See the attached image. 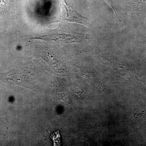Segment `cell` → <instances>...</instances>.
I'll return each mask as SVG.
<instances>
[{
  "label": "cell",
  "instance_id": "cell-1",
  "mask_svg": "<svg viewBox=\"0 0 146 146\" xmlns=\"http://www.w3.org/2000/svg\"><path fill=\"white\" fill-rule=\"evenodd\" d=\"M88 38L89 35L87 34L60 31L40 36L38 39L48 42H54L63 45L68 43H80L87 40Z\"/></svg>",
  "mask_w": 146,
  "mask_h": 146
},
{
  "label": "cell",
  "instance_id": "cell-2",
  "mask_svg": "<svg viewBox=\"0 0 146 146\" xmlns=\"http://www.w3.org/2000/svg\"><path fill=\"white\" fill-rule=\"evenodd\" d=\"M63 7L64 11L60 16V20L82 24L86 26L91 25V20L80 15L68 3L66 0H63Z\"/></svg>",
  "mask_w": 146,
  "mask_h": 146
},
{
  "label": "cell",
  "instance_id": "cell-3",
  "mask_svg": "<svg viewBox=\"0 0 146 146\" xmlns=\"http://www.w3.org/2000/svg\"><path fill=\"white\" fill-rule=\"evenodd\" d=\"M52 135L54 136H52V139L54 143V145H60V138H57L60 137V135H59V131L58 130L57 131H55Z\"/></svg>",
  "mask_w": 146,
  "mask_h": 146
}]
</instances>
